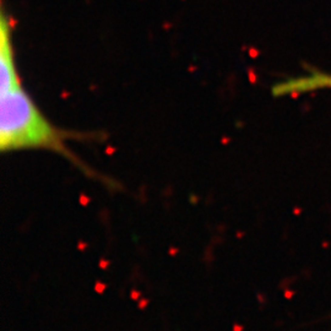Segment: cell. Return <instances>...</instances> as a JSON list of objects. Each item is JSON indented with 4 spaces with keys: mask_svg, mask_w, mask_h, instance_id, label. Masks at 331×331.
Listing matches in <instances>:
<instances>
[{
    "mask_svg": "<svg viewBox=\"0 0 331 331\" xmlns=\"http://www.w3.org/2000/svg\"><path fill=\"white\" fill-rule=\"evenodd\" d=\"M90 139V135L55 127L39 110L22 83L0 92V150H46L65 157L91 178H101L68 146L69 140Z\"/></svg>",
    "mask_w": 331,
    "mask_h": 331,
    "instance_id": "cell-1",
    "label": "cell"
},
{
    "mask_svg": "<svg viewBox=\"0 0 331 331\" xmlns=\"http://www.w3.org/2000/svg\"><path fill=\"white\" fill-rule=\"evenodd\" d=\"M21 77L16 68L15 52L12 46L11 17L2 10L0 20V92L20 85Z\"/></svg>",
    "mask_w": 331,
    "mask_h": 331,
    "instance_id": "cell-2",
    "label": "cell"
},
{
    "mask_svg": "<svg viewBox=\"0 0 331 331\" xmlns=\"http://www.w3.org/2000/svg\"><path fill=\"white\" fill-rule=\"evenodd\" d=\"M294 90L299 95L310 93L320 90L331 88V74L321 71H310L306 75L297 76L293 81Z\"/></svg>",
    "mask_w": 331,
    "mask_h": 331,
    "instance_id": "cell-3",
    "label": "cell"
}]
</instances>
